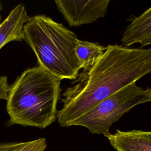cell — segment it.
I'll return each instance as SVG.
<instances>
[{"mask_svg": "<svg viewBox=\"0 0 151 151\" xmlns=\"http://www.w3.org/2000/svg\"><path fill=\"white\" fill-rule=\"evenodd\" d=\"M10 85L8 83V78L6 76H0V99H7Z\"/></svg>", "mask_w": 151, "mask_h": 151, "instance_id": "8fae6325", "label": "cell"}, {"mask_svg": "<svg viewBox=\"0 0 151 151\" xmlns=\"http://www.w3.org/2000/svg\"><path fill=\"white\" fill-rule=\"evenodd\" d=\"M61 80L39 66L24 70L10 86L6 99L8 126L44 129L57 119Z\"/></svg>", "mask_w": 151, "mask_h": 151, "instance_id": "7a4b0ae2", "label": "cell"}, {"mask_svg": "<svg viewBox=\"0 0 151 151\" xmlns=\"http://www.w3.org/2000/svg\"><path fill=\"white\" fill-rule=\"evenodd\" d=\"M122 45L130 47L140 44V48L151 45V7L134 17L122 34Z\"/></svg>", "mask_w": 151, "mask_h": 151, "instance_id": "52a82bcc", "label": "cell"}, {"mask_svg": "<svg viewBox=\"0 0 151 151\" xmlns=\"http://www.w3.org/2000/svg\"><path fill=\"white\" fill-rule=\"evenodd\" d=\"M110 0L55 1L56 6L71 27L93 23L104 17Z\"/></svg>", "mask_w": 151, "mask_h": 151, "instance_id": "5b68a950", "label": "cell"}, {"mask_svg": "<svg viewBox=\"0 0 151 151\" xmlns=\"http://www.w3.org/2000/svg\"><path fill=\"white\" fill-rule=\"evenodd\" d=\"M23 40L36 55L38 66L60 80H75L81 70L75 48L74 32L45 15L29 18L22 30Z\"/></svg>", "mask_w": 151, "mask_h": 151, "instance_id": "3957f363", "label": "cell"}, {"mask_svg": "<svg viewBox=\"0 0 151 151\" xmlns=\"http://www.w3.org/2000/svg\"><path fill=\"white\" fill-rule=\"evenodd\" d=\"M106 137L117 151H151V131L117 130Z\"/></svg>", "mask_w": 151, "mask_h": 151, "instance_id": "8992f818", "label": "cell"}, {"mask_svg": "<svg viewBox=\"0 0 151 151\" xmlns=\"http://www.w3.org/2000/svg\"><path fill=\"white\" fill-rule=\"evenodd\" d=\"M106 47L99 42H93L78 40L75 48L76 55L80 69L90 68L103 54Z\"/></svg>", "mask_w": 151, "mask_h": 151, "instance_id": "9c48e42d", "label": "cell"}, {"mask_svg": "<svg viewBox=\"0 0 151 151\" xmlns=\"http://www.w3.org/2000/svg\"><path fill=\"white\" fill-rule=\"evenodd\" d=\"M151 73V48L109 45L89 69L83 70L63 93L57 119L61 127L71 123L98 103Z\"/></svg>", "mask_w": 151, "mask_h": 151, "instance_id": "6da1fadb", "label": "cell"}, {"mask_svg": "<svg viewBox=\"0 0 151 151\" xmlns=\"http://www.w3.org/2000/svg\"><path fill=\"white\" fill-rule=\"evenodd\" d=\"M2 4H0V11L2 10ZM1 19H2V17H1V14H0V25H1Z\"/></svg>", "mask_w": 151, "mask_h": 151, "instance_id": "7c38bea8", "label": "cell"}, {"mask_svg": "<svg viewBox=\"0 0 151 151\" xmlns=\"http://www.w3.org/2000/svg\"><path fill=\"white\" fill-rule=\"evenodd\" d=\"M29 18L22 4L17 5L10 12L0 25V50L9 42L23 40V27Z\"/></svg>", "mask_w": 151, "mask_h": 151, "instance_id": "ba28073f", "label": "cell"}, {"mask_svg": "<svg viewBox=\"0 0 151 151\" xmlns=\"http://www.w3.org/2000/svg\"><path fill=\"white\" fill-rule=\"evenodd\" d=\"M47 141L44 137L22 142L0 144V151H45Z\"/></svg>", "mask_w": 151, "mask_h": 151, "instance_id": "30bf717a", "label": "cell"}, {"mask_svg": "<svg viewBox=\"0 0 151 151\" xmlns=\"http://www.w3.org/2000/svg\"><path fill=\"white\" fill-rule=\"evenodd\" d=\"M151 102V87L144 89L136 83L114 93L75 120L71 126L87 129L92 134H110L111 125L137 105Z\"/></svg>", "mask_w": 151, "mask_h": 151, "instance_id": "277c9868", "label": "cell"}]
</instances>
